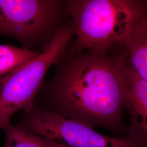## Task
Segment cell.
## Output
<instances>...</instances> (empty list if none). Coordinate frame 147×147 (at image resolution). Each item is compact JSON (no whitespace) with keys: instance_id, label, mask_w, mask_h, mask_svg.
I'll return each instance as SVG.
<instances>
[{"instance_id":"6da1fadb","label":"cell","mask_w":147,"mask_h":147,"mask_svg":"<svg viewBox=\"0 0 147 147\" xmlns=\"http://www.w3.org/2000/svg\"><path fill=\"white\" fill-rule=\"evenodd\" d=\"M118 51L65 55L32 105L92 128L103 127L119 138L127 136Z\"/></svg>"},{"instance_id":"7a4b0ae2","label":"cell","mask_w":147,"mask_h":147,"mask_svg":"<svg viewBox=\"0 0 147 147\" xmlns=\"http://www.w3.org/2000/svg\"><path fill=\"white\" fill-rule=\"evenodd\" d=\"M75 39L66 56L85 50L110 52L134 26L147 18L146 1L140 0H67Z\"/></svg>"},{"instance_id":"3957f363","label":"cell","mask_w":147,"mask_h":147,"mask_svg":"<svg viewBox=\"0 0 147 147\" xmlns=\"http://www.w3.org/2000/svg\"><path fill=\"white\" fill-rule=\"evenodd\" d=\"M70 21L66 1L0 0V34L15 38L28 50L42 53Z\"/></svg>"},{"instance_id":"277c9868","label":"cell","mask_w":147,"mask_h":147,"mask_svg":"<svg viewBox=\"0 0 147 147\" xmlns=\"http://www.w3.org/2000/svg\"><path fill=\"white\" fill-rule=\"evenodd\" d=\"M75 36L71 21L58 31L45 50L0 84V129L11 124V117L31 106L50 68L65 56Z\"/></svg>"},{"instance_id":"5b68a950","label":"cell","mask_w":147,"mask_h":147,"mask_svg":"<svg viewBox=\"0 0 147 147\" xmlns=\"http://www.w3.org/2000/svg\"><path fill=\"white\" fill-rule=\"evenodd\" d=\"M27 130L67 147H147V139L134 136L110 137L94 128L32 105L18 123Z\"/></svg>"},{"instance_id":"8992f818","label":"cell","mask_w":147,"mask_h":147,"mask_svg":"<svg viewBox=\"0 0 147 147\" xmlns=\"http://www.w3.org/2000/svg\"><path fill=\"white\" fill-rule=\"evenodd\" d=\"M117 56L125 108L130 118L127 135L147 138V81L132 66L125 50Z\"/></svg>"},{"instance_id":"52a82bcc","label":"cell","mask_w":147,"mask_h":147,"mask_svg":"<svg viewBox=\"0 0 147 147\" xmlns=\"http://www.w3.org/2000/svg\"><path fill=\"white\" fill-rule=\"evenodd\" d=\"M132 66L147 81V17L143 19L121 41Z\"/></svg>"},{"instance_id":"ba28073f","label":"cell","mask_w":147,"mask_h":147,"mask_svg":"<svg viewBox=\"0 0 147 147\" xmlns=\"http://www.w3.org/2000/svg\"><path fill=\"white\" fill-rule=\"evenodd\" d=\"M40 53L11 44H0V84Z\"/></svg>"},{"instance_id":"9c48e42d","label":"cell","mask_w":147,"mask_h":147,"mask_svg":"<svg viewBox=\"0 0 147 147\" xmlns=\"http://www.w3.org/2000/svg\"><path fill=\"white\" fill-rule=\"evenodd\" d=\"M3 131L5 140L3 147H67L31 132L18 124H11Z\"/></svg>"}]
</instances>
